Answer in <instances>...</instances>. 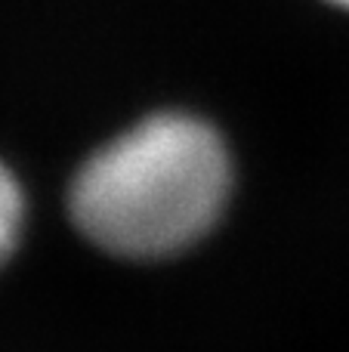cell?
Segmentation results:
<instances>
[{
	"label": "cell",
	"mask_w": 349,
	"mask_h": 352,
	"mask_svg": "<svg viewBox=\"0 0 349 352\" xmlns=\"http://www.w3.org/2000/svg\"><path fill=\"white\" fill-rule=\"evenodd\" d=\"M331 3H337V6H346V10H349V0H331Z\"/></svg>",
	"instance_id": "obj_3"
},
{
	"label": "cell",
	"mask_w": 349,
	"mask_h": 352,
	"mask_svg": "<svg viewBox=\"0 0 349 352\" xmlns=\"http://www.w3.org/2000/svg\"><path fill=\"white\" fill-rule=\"evenodd\" d=\"M229 179L226 148L214 130L185 115H158L80 167L71 217L111 254L167 256L216 223Z\"/></svg>",
	"instance_id": "obj_1"
},
{
	"label": "cell",
	"mask_w": 349,
	"mask_h": 352,
	"mask_svg": "<svg viewBox=\"0 0 349 352\" xmlns=\"http://www.w3.org/2000/svg\"><path fill=\"white\" fill-rule=\"evenodd\" d=\"M19 219H22V198L12 182V176L0 167V263L10 256L19 235Z\"/></svg>",
	"instance_id": "obj_2"
}]
</instances>
